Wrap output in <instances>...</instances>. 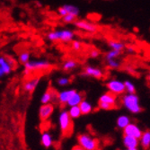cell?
<instances>
[{
	"label": "cell",
	"instance_id": "1",
	"mask_svg": "<svg viewBox=\"0 0 150 150\" xmlns=\"http://www.w3.org/2000/svg\"><path fill=\"white\" fill-rule=\"evenodd\" d=\"M120 103L122 106L132 114H139L142 112L140 100L137 93H125L120 98Z\"/></svg>",
	"mask_w": 150,
	"mask_h": 150
},
{
	"label": "cell",
	"instance_id": "2",
	"mask_svg": "<svg viewBox=\"0 0 150 150\" xmlns=\"http://www.w3.org/2000/svg\"><path fill=\"white\" fill-rule=\"evenodd\" d=\"M76 33L70 29H61L51 31L47 33V39L52 42H60L62 43H71L75 40Z\"/></svg>",
	"mask_w": 150,
	"mask_h": 150
},
{
	"label": "cell",
	"instance_id": "3",
	"mask_svg": "<svg viewBox=\"0 0 150 150\" xmlns=\"http://www.w3.org/2000/svg\"><path fill=\"white\" fill-rule=\"evenodd\" d=\"M51 63L46 59L40 60H30L28 63L24 65V75H30L31 73L36 71H43L48 70L51 67Z\"/></svg>",
	"mask_w": 150,
	"mask_h": 150
},
{
	"label": "cell",
	"instance_id": "4",
	"mask_svg": "<svg viewBox=\"0 0 150 150\" xmlns=\"http://www.w3.org/2000/svg\"><path fill=\"white\" fill-rule=\"evenodd\" d=\"M67 111L63 110L59 115V125L60 131L63 136H67L72 133L73 130V121Z\"/></svg>",
	"mask_w": 150,
	"mask_h": 150
},
{
	"label": "cell",
	"instance_id": "5",
	"mask_svg": "<svg viewBox=\"0 0 150 150\" xmlns=\"http://www.w3.org/2000/svg\"><path fill=\"white\" fill-rule=\"evenodd\" d=\"M77 145L85 150H98L99 141L88 133H82L77 137Z\"/></svg>",
	"mask_w": 150,
	"mask_h": 150
},
{
	"label": "cell",
	"instance_id": "6",
	"mask_svg": "<svg viewBox=\"0 0 150 150\" xmlns=\"http://www.w3.org/2000/svg\"><path fill=\"white\" fill-rule=\"evenodd\" d=\"M106 88L109 92L112 93L115 95H123L126 93L124 81L119 79H110L106 82Z\"/></svg>",
	"mask_w": 150,
	"mask_h": 150
},
{
	"label": "cell",
	"instance_id": "7",
	"mask_svg": "<svg viewBox=\"0 0 150 150\" xmlns=\"http://www.w3.org/2000/svg\"><path fill=\"white\" fill-rule=\"evenodd\" d=\"M74 26L76 28H77L78 30H81L83 32H86V33H94L98 31L99 27L95 24L94 23L89 22L87 20H76L74 23Z\"/></svg>",
	"mask_w": 150,
	"mask_h": 150
},
{
	"label": "cell",
	"instance_id": "8",
	"mask_svg": "<svg viewBox=\"0 0 150 150\" xmlns=\"http://www.w3.org/2000/svg\"><path fill=\"white\" fill-rule=\"evenodd\" d=\"M58 15L63 17L67 15H72L76 17L80 15V9L73 4H65L58 9Z\"/></svg>",
	"mask_w": 150,
	"mask_h": 150
},
{
	"label": "cell",
	"instance_id": "9",
	"mask_svg": "<svg viewBox=\"0 0 150 150\" xmlns=\"http://www.w3.org/2000/svg\"><path fill=\"white\" fill-rule=\"evenodd\" d=\"M82 76L86 77H92L94 79H101L103 77L104 73L103 70L100 69V67L88 65L85 67L83 73H82Z\"/></svg>",
	"mask_w": 150,
	"mask_h": 150
},
{
	"label": "cell",
	"instance_id": "10",
	"mask_svg": "<svg viewBox=\"0 0 150 150\" xmlns=\"http://www.w3.org/2000/svg\"><path fill=\"white\" fill-rule=\"evenodd\" d=\"M142 134H143V130L141 129V128L137 123H133V122H131L130 124H129L123 129V135L131 136V137H134L139 139L141 138Z\"/></svg>",
	"mask_w": 150,
	"mask_h": 150
},
{
	"label": "cell",
	"instance_id": "11",
	"mask_svg": "<svg viewBox=\"0 0 150 150\" xmlns=\"http://www.w3.org/2000/svg\"><path fill=\"white\" fill-rule=\"evenodd\" d=\"M76 92V89H65V90H62L60 91L58 94H57V101L58 103L63 106V105H67L69 101L70 100L71 96Z\"/></svg>",
	"mask_w": 150,
	"mask_h": 150
},
{
	"label": "cell",
	"instance_id": "12",
	"mask_svg": "<svg viewBox=\"0 0 150 150\" xmlns=\"http://www.w3.org/2000/svg\"><path fill=\"white\" fill-rule=\"evenodd\" d=\"M54 112V105L52 103H46L42 104L39 109V117L40 120H47Z\"/></svg>",
	"mask_w": 150,
	"mask_h": 150
},
{
	"label": "cell",
	"instance_id": "13",
	"mask_svg": "<svg viewBox=\"0 0 150 150\" xmlns=\"http://www.w3.org/2000/svg\"><path fill=\"white\" fill-rule=\"evenodd\" d=\"M117 101H118L117 95L113 94L112 93L109 92V91L103 93L99 97V103H107V104H110L113 108H115V106L117 104Z\"/></svg>",
	"mask_w": 150,
	"mask_h": 150
},
{
	"label": "cell",
	"instance_id": "14",
	"mask_svg": "<svg viewBox=\"0 0 150 150\" xmlns=\"http://www.w3.org/2000/svg\"><path fill=\"white\" fill-rule=\"evenodd\" d=\"M122 145L125 148H138L140 145L139 139H136L131 136L123 135L122 137Z\"/></svg>",
	"mask_w": 150,
	"mask_h": 150
},
{
	"label": "cell",
	"instance_id": "15",
	"mask_svg": "<svg viewBox=\"0 0 150 150\" xmlns=\"http://www.w3.org/2000/svg\"><path fill=\"white\" fill-rule=\"evenodd\" d=\"M40 76H33L32 78L28 79L24 83L23 89L28 93H33L36 89V87L38 86V85L40 83Z\"/></svg>",
	"mask_w": 150,
	"mask_h": 150
},
{
	"label": "cell",
	"instance_id": "16",
	"mask_svg": "<svg viewBox=\"0 0 150 150\" xmlns=\"http://www.w3.org/2000/svg\"><path fill=\"white\" fill-rule=\"evenodd\" d=\"M55 98L57 100V94H56L55 91L49 88L44 92V93L42 94V96L40 97V103H42V104L51 103L52 101Z\"/></svg>",
	"mask_w": 150,
	"mask_h": 150
},
{
	"label": "cell",
	"instance_id": "17",
	"mask_svg": "<svg viewBox=\"0 0 150 150\" xmlns=\"http://www.w3.org/2000/svg\"><path fill=\"white\" fill-rule=\"evenodd\" d=\"M85 99L84 97V93H80L78 91H76L72 96L70 98V100L69 101V103H67V106L69 107H72V106H79V104L82 103V101H83Z\"/></svg>",
	"mask_w": 150,
	"mask_h": 150
},
{
	"label": "cell",
	"instance_id": "18",
	"mask_svg": "<svg viewBox=\"0 0 150 150\" xmlns=\"http://www.w3.org/2000/svg\"><path fill=\"white\" fill-rule=\"evenodd\" d=\"M79 66V63L73 59H66L63 64H62V69L66 72H70L77 69V67Z\"/></svg>",
	"mask_w": 150,
	"mask_h": 150
},
{
	"label": "cell",
	"instance_id": "19",
	"mask_svg": "<svg viewBox=\"0 0 150 150\" xmlns=\"http://www.w3.org/2000/svg\"><path fill=\"white\" fill-rule=\"evenodd\" d=\"M131 123V120H130V118L128 116V115H120L117 120H116V126L118 129H122L123 130L129 124Z\"/></svg>",
	"mask_w": 150,
	"mask_h": 150
},
{
	"label": "cell",
	"instance_id": "20",
	"mask_svg": "<svg viewBox=\"0 0 150 150\" xmlns=\"http://www.w3.org/2000/svg\"><path fill=\"white\" fill-rule=\"evenodd\" d=\"M107 44L108 47L110 48V50H115L119 51H122L126 48V44L123 42L116 40H108Z\"/></svg>",
	"mask_w": 150,
	"mask_h": 150
},
{
	"label": "cell",
	"instance_id": "21",
	"mask_svg": "<svg viewBox=\"0 0 150 150\" xmlns=\"http://www.w3.org/2000/svg\"><path fill=\"white\" fill-rule=\"evenodd\" d=\"M40 142L45 148H50L53 145V139L51 134L48 131L42 132V137H40Z\"/></svg>",
	"mask_w": 150,
	"mask_h": 150
},
{
	"label": "cell",
	"instance_id": "22",
	"mask_svg": "<svg viewBox=\"0 0 150 150\" xmlns=\"http://www.w3.org/2000/svg\"><path fill=\"white\" fill-rule=\"evenodd\" d=\"M139 142H140V146L144 149L147 150L150 148V129H146L143 131L141 138L139 139Z\"/></svg>",
	"mask_w": 150,
	"mask_h": 150
},
{
	"label": "cell",
	"instance_id": "23",
	"mask_svg": "<svg viewBox=\"0 0 150 150\" xmlns=\"http://www.w3.org/2000/svg\"><path fill=\"white\" fill-rule=\"evenodd\" d=\"M79 107H80L81 112H82V114H83V115L90 114L93 112V104L89 101H87L86 99H84L83 101H82V103L79 104Z\"/></svg>",
	"mask_w": 150,
	"mask_h": 150
},
{
	"label": "cell",
	"instance_id": "24",
	"mask_svg": "<svg viewBox=\"0 0 150 150\" xmlns=\"http://www.w3.org/2000/svg\"><path fill=\"white\" fill-rule=\"evenodd\" d=\"M120 55H121V51L115 50H110L105 53L104 59H105V61L111 60V59H119Z\"/></svg>",
	"mask_w": 150,
	"mask_h": 150
},
{
	"label": "cell",
	"instance_id": "25",
	"mask_svg": "<svg viewBox=\"0 0 150 150\" xmlns=\"http://www.w3.org/2000/svg\"><path fill=\"white\" fill-rule=\"evenodd\" d=\"M69 113L70 115V117L74 120V119H78L81 115H83L81 112V110H80V107L79 106H72V107H69Z\"/></svg>",
	"mask_w": 150,
	"mask_h": 150
},
{
	"label": "cell",
	"instance_id": "26",
	"mask_svg": "<svg viewBox=\"0 0 150 150\" xmlns=\"http://www.w3.org/2000/svg\"><path fill=\"white\" fill-rule=\"evenodd\" d=\"M56 83L58 84L59 86L66 87V86H69V85H70V83H71V79H70V77H69V76H59V77L57 78Z\"/></svg>",
	"mask_w": 150,
	"mask_h": 150
},
{
	"label": "cell",
	"instance_id": "27",
	"mask_svg": "<svg viewBox=\"0 0 150 150\" xmlns=\"http://www.w3.org/2000/svg\"><path fill=\"white\" fill-rule=\"evenodd\" d=\"M106 66L111 69H118L121 67V61L119 60V59L106 60Z\"/></svg>",
	"mask_w": 150,
	"mask_h": 150
},
{
	"label": "cell",
	"instance_id": "28",
	"mask_svg": "<svg viewBox=\"0 0 150 150\" xmlns=\"http://www.w3.org/2000/svg\"><path fill=\"white\" fill-rule=\"evenodd\" d=\"M30 58H31V54L29 51H23L22 53L19 54V57H18V60L21 64L25 65L26 63H28L30 61Z\"/></svg>",
	"mask_w": 150,
	"mask_h": 150
},
{
	"label": "cell",
	"instance_id": "29",
	"mask_svg": "<svg viewBox=\"0 0 150 150\" xmlns=\"http://www.w3.org/2000/svg\"><path fill=\"white\" fill-rule=\"evenodd\" d=\"M125 84V89H126V93H136V86L132 83L129 80H126L124 81Z\"/></svg>",
	"mask_w": 150,
	"mask_h": 150
},
{
	"label": "cell",
	"instance_id": "30",
	"mask_svg": "<svg viewBox=\"0 0 150 150\" xmlns=\"http://www.w3.org/2000/svg\"><path fill=\"white\" fill-rule=\"evenodd\" d=\"M77 20V17L72 15H67L63 17H61V21L64 23L67 24H74V23Z\"/></svg>",
	"mask_w": 150,
	"mask_h": 150
},
{
	"label": "cell",
	"instance_id": "31",
	"mask_svg": "<svg viewBox=\"0 0 150 150\" xmlns=\"http://www.w3.org/2000/svg\"><path fill=\"white\" fill-rule=\"evenodd\" d=\"M83 48V43H82L81 40H74L73 42H71V50L73 51H76V52H78L82 50Z\"/></svg>",
	"mask_w": 150,
	"mask_h": 150
},
{
	"label": "cell",
	"instance_id": "32",
	"mask_svg": "<svg viewBox=\"0 0 150 150\" xmlns=\"http://www.w3.org/2000/svg\"><path fill=\"white\" fill-rule=\"evenodd\" d=\"M100 54H101V52H100L99 50H97V49H93V50H91V51L89 53V56L92 59H97V58L100 57Z\"/></svg>",
	"mask_w": 150,
	"mask_h": 150
},
{
	"label": "cell",
	"instance_id": "33",
	"mask_svg": "<svg viewBox=\"0 0 150 150\" xmlns=\"http://www.w3.org/2000/svg\"><path fill=\"white\" fill-rule=\"evenodd\" d=\"M98 107L101 109V110H103V111H109V110L113 109V107L112 105L104 103H98Z\"/></svg>",
	"mask_w": 150,
	"mask_h": 150
},
{
	"label": "cell",
	"instance_id": "34",
	"mask_svg": "<svg viewBox=\"0 0 150 150\" xmlns=\"http://www.w3.org/2000/svg\"><path fill=\"white\" fill-rule=\"evenodd\" d=\"M71 150H85V149L82 146H80L79 145H76V146H74Z\"/></svg>",
	"mask_w": 150,
	"mask_h": 150
},
{
	"label": "cell",
	"instance_id": "35",
	"mask_svg": "<svg viewBox=\"0 0 150 150\" xmlns=\"http://www.w3.org/2000/svg\"><path fill=\"white\" fill-rule=\"evenodd\" d=\"M6 61V59L4 57H0V67H1V65Z\"/></svg>",
	"mask_w": 150,
	"mask_h": 150
},
{
	"label": "cell",
	"instance_id": "36",
	"mask_svg": "<svg viewBox=\"0 0 150 150\" xmlns=\"http://www.w3.org/2000/svg\"><path fill=\"white\" fill-rule=\"evenodd\" d=\"M6 74H5V72L3 71V69H1V67H0V78H1L3 76H5Z\"/></svg>",
	"mask_w": 150,
	"mask_h": 150
},
{
	"label": "cell",
	"instance_id": "37",
	"mask_svg": "<svg viewBox=\"0 0 150 150\" xmlns=\"http://www.w3.org/2000/svg\"><path fill=\"white\" fill-rule=\"evenodd\" d=\"M123 150H139V148H124Z\"/></svg>",
	"mask_w": 150,
	"mask_h": 150
},
{
	"label": "cell",
	"instance_id": "38",
	"mask_svg": "<svg viewBox=\"0 0 150 150\" xmlns=\"http://www.w3.org/2000/svg\"><path fill=\"white\" fill-rule=\"evenodd\" d=\"M146 78H147V80H148V81H150V72L147 74V76H146Z\"/></svg>",
	"mask_w": 150,
	"mask_h": 150
}]
</instances>
